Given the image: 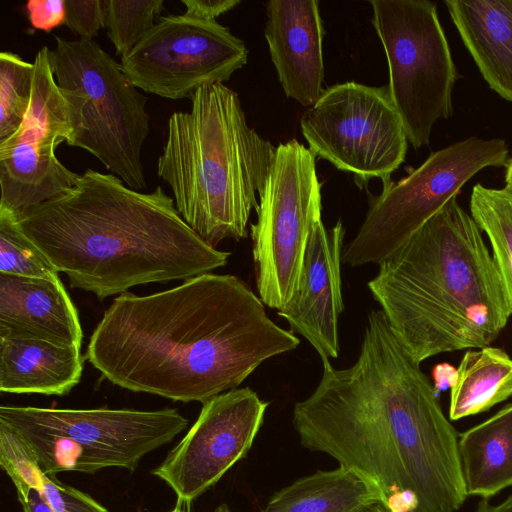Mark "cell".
Here are the masks:
<instances>
[{"mask_svg":"<svg viewBox=\"0 0 512 512\" xmlns=\"http://www.w3.org/2000/svg\"><path fill=\"white\" fill-rule=\"evenodd\" d=\"M0 337L35 338L81 348L78 312L61 280L0 273Z\"/></svg>","mask_w":512,"mask_h":512,"instance_id":"17","label":"cell"},{"mask_svg":"<svg viewBox=\"0 0 512 512\" xmlns=\"http://www.w3.org/2000/svg\"><path fill=\"white\" fill-rule=\"evenodd\" d=\"M26 9L35 29L50 32L65 23V0H29Z\"/></svg>","mask_w":512,"mask_h":512,"instance_id":"30","label":"cell"},{"mask_svg":"<svg viewBox=\"0 0 512 512\" xmlns=\"http://www.w3.org/2000/svg\"><path fill=\"white\" fill-rule=\"evenodd\" d=\"M251 224L258 296L279 311L293 296L312 227L321 220L316 156L296 139L276 147Z\"/></svg>","mask_w":512,"mask_h":512,"instance_id":"10","label":"cell"},{"mask_svg":"<svg viewBox=\"0 0 512 512\" xmlns=\"http://www.w3.org/2000/svg\"><path fill=\"white\" fill-rule=\"evenodd\" d=\"M372 24L389 69L390 99L415 149L429 144L434 124L453 114L457 70L429 0H370Z\"/></svg>","mask_w":512,"mask_h":512,"instance_id":"8","label":"cell"},{"mask_svg":"<svg viewBox=\"0 0 512 512\" xmlns=\"http://www.w3.org/2000/svg\"><path fill=\"white\" fill-rule=\"evenodd\" d=\"M190 100V110L169 117L157 174L184 221L216 248L247 237L276 147L247 124L238 94L224 83L204 85Z\"/></svg>","mask_w":512,"mask_h":512,"instance_id":"5","label":"cell"},{"mask_svg":"<svg viewBox=\"0 0 512 512\" xmlns=\"http://www.w3.org/2000/svg\"><path fill=\"white\" fill-rule=\"evenodd\" d=\"M379 502L383 496L377 485L340 466L296 480L276 492L262 512H358Z\"/></svg>","mask_w":512,"mask_h":512,"instance_id":"21","label":"cell"},{"mask_svg":"<svg viewBox=\"0 0 512 512\" xmlns=\"http://www.w3.org/2000/svg\"><path fill=\"white\" fill-rule=\"evenodd\" d=\"M163 0H108L105 28L116 55L128 54L154 26Z\"/></svg>","mask_w":512,"mask_h":512,"instance_id":"26","label":"cell"},{"mask_svg":"<svg viewBox=\"0 0 512 512\" xmlns=\"http://www.w3.org/2000/svg\"><path fill=\"white\" fill-rule=\"evenodd\" d=\"M50 61L71 130L66 144L91 153L129 188H145L146 96L94 40L55 36Z\"/></svg>","mask_w":512,"mask_h":512,"instance_id":"6","label":"cell"},{"mask_svg":"<svg viewBox=\"0 0 512 512\" xmlns=\"http://www.w3.org/2000/svg\"><path fill=\"white\" fill-rule=\"evenodd\" d=\"M508 161L505 140L472 136L432 153L401 180L383 181L382 192L370 198L342 261L352 267L382 263L457 197L475 174L487 167H506Z\"/></svg>","mask_w":512,"mask_h":512,"instance_id":"9","label":"cell"},{"mask_svg":"<svg viewBox=\"0 0 512 512\" xmlns=\"http://www.w3.org/2000/svg\"><path fill=\"white\" fill-rule=\"evenodd\" d=\"M299 344L243 280L206 273L147 296L120 294L86 356L121 388L203 404Z\"/></svg>","mask_w":512,"mask_h":512,"instance_id":"2","label":"cell"},{"mask_svg":"<svg viewBox=\"0 0 512 512\" xmlns=\"http://www.w3.org/2000/svg\"><path fill=\"white\" fill-rule=\"evenodd\" d=\"M65 25L81 40H93L106 25L108 0H65Z\"/></svg>","mask_w":512,"mask_h":512,"instance_id":"28","label":"cell"},{"mask_svg":"<svg viewBox=\"0 0 512 512\" xmlns=\"http://www.w3.org/2000/svg\"><path fill=\"white\" fill-rule=\"evenodd\" d=\"M358 512H389L383 503H371L363 508H361Z\"/></svg>","mask_w":512,"mask_h":512,"instance_id":"34","label":"cell"},{"mask_svg":"<svg viewBox=\"0 0 512 512\" xmlns=\"http://www.w3.org/2000/svg\"><path fill=\"white\" fill-rule=\"evenodd\" d=\"M0 466L13 484L39 489L44 472L30 446L16 432L0 423Z\"/></svg>","mask_w":512,"mask_h":512,"instance_id":"27","label":"cell"},{"mask_svg":"<svg viewBox=\"0 0 512 512\" xmlns=\"http://www.w3.org/2000/svg\"><path fill=\"white\" fill-rule=\"evenodd\" d=\"M367 285L419 364L490 346L512 315L482 231L457 197L380 263Z\"/></svg>","mask_w":512,"mask_h":512,"instance_id":"4","label":"cell"},{"mask_svg":"<svg viewBox=\"0 0 512 512\" xmlns=\"http://www.w3.org/2000/svg\"><path fill=\"white\" fill-rule=\"evenodd\" d=\"M214 512H231L226 505H220Z\"/></svg>","mask_w":512,"mask_h":512,"instance_id":"37","label":"cell"},{"mask_svg":"<svg viewBox=\"0 0 512 512\" xmlns=\"http://www.w3.org/2000/svg\"><path fill=\"white\" fill-rule=\"evenodd\" d=\"M512 396V359L502 349H470L457 368L449 418L459 420L491 409Z\"/></svg>","mask_w":512,"mask_h":512,"instance_id":"22","label":"cell"},{"mask_svg":"<svg viewBox=\"0 0 512 512\" xmlns=\"http://www.w3.org/2000/svg\"><path fill=\"white\" fill-rule=\"evenodd\" d=\"M265 38L288 98L310 107L323 93L325 30L316 0H270Z\"/></svg>","mask_w":512,"mask_h":512,"instance_id":"16","label":"cell"},{"mask_svg":"<svg viewBox=\"0 0 512 512\" xmlns=\"http://www.w3.org/2000/svg\"><path fill=\"white\" fill-rule=\"evenodd\" d=\"M80 349L35 338L0 337L1 392L69 394L82 376Z\"/></svg>","mask_w":512,"mask_h":512,"instance_id":"19","label":"cell"},{"mask_svg":"<svg viewBox=\"0 0 512 512\" xmlns=\"http://www.w3.org/2000/svg\"><path fill=\"white\" fill-rule=\"evenodd\" d=\"M471 216L484 232L512 312V188L476 184L470 197Z\"/></svg>","mask_w":512,"mask_h":512,"instance_id":"23","label":"cell"},{"mask_svg":"<svg viewBox=\"0 0 512 512\" xmlns=\"http://www.w3.org/2000/svg\"><path fill=\"white\" fill-rule=\"evenodd\" d=\"M444 3L484 80L512 102V0Z\"/></svg>","mask_w":512,"mask_h":512,"instance_id":"18","label":"cell"},{"mask_svg":"<svg viewBox=\"0 0 512 512\" xmlns=\"http://www.w3.org/2000/svg\"><path fill=\"white\" fill-rule=\"evenodd\" d=\"M322 363L315 390L293 408L302 446L372 481L389 512L457 511L468 496L457 433L383 311L369 313L352 366Z\"/></svg>","mask_w":512,"mask_h":512,"instance_id":"1","label":"cell"},{"mask_svg":"<svg viewBox=\"0 0 512 512\" xmlns=\"http://www.w3.org/2000/svg\"><path fill=\"white\" fill-rule=\"evenodd\" d=\"M300 127L314 155L352 173L358 185L391 178L406 157L407 135L387 86H330L304 111Z\"/></svg>","mask_w":512,"mask_h":512,"instance_id":"11","label":"cell"},{"mask_svg":"<svg viewBox=\"0 0 512 512\" xmlns=\"http://www.w3.org/2000/svg\"><path fill=\"white\" fill-rule=\"evenodd\" d=\"M433 387L437 394L452 388L457 379V369L449 363H439L433 368Z\"/></svg>","mask_w":512,"mask_h":512,"instance_id":"33","label":"cell"},{"mask_svg":"<svg viewBox=\"0 0 512 512\" xmlns=\"http://www.w3.org/2000/svg\"><path fill=\"white\" fill-rule=\"evenodd\" d=\"M186 8L184 14L204 21H215L220 15L236 7L239 0H181Z\"/></svg>","mask_w":512,"mask_h":512,"instance_id":"31","label":"cell"},{"mask_svg":"<svg viewBox=\"0 0 512 512\" xmlns=\"http://www.w3.org/2000/svg\"><path fill=\"white\" fill-rule=\"evenodd\" d=\"M34 64L10 51L0 53V141L14 134L28 111Z\"/></svg>","mask_w":512,"mask_h":512,"instance_id":"25","label":"cell"},{"mask_svg":"<svg viewBox=\"0 0 512 512\" xmlns=\"http://www.w3.org/2000/svg\"><path fill=\"white\" fill-rule=\"evenodd\" d=\"M0 273L12 276L59 279V272L23 232L18 217L0 207Z\"/></svg>","mask_w":512,"mask_h":512,"instance_id":"24","label":"cell"},{"mask_svg":"<svg viewBox=\"0 0 512 512\" xmlns=\"http://www.w3.org/2000/svg\"><path fill=\"white\" fill-rule=\"evenodd\" d=\"M39 490L55 512H110L88 494L44 474Z\"/></svg>","mask_w":512,"mask_h":512,"instance_id":"29","label":"cell"},{"mask_svg":"<svg viewBox=\"0 0 512 512\" xmlns=\"http://www.w3.org/2000/svg\"><path fill=\"white\" fill-rule=\"evenodd\" d=\"M31 101L18 130L0 141V207L18 218L70 189L80 174L56 156L69 138L64 98L55 81L50 49L43 46L34 59Z\"/></svg>","mask_w":512,"mask_h":512,"instance_id":"13","label":"cell"},{"mask_svg":"<svg viewBox=\"0 0 512 512\" xmlns=\"http://www.w3.org/2000/svg\"><path fill=\"white\" fill-rule=\"evenodd\" d=\"M18 222L72 288L99 300L136 285L209 273L230 256L189 227L160 185L144 193L92 169Z\"/></svg>","mask_w":512,"mask_h":512,"instance_id":"3","label":"cell"},{"mask_svg":"<svg viewBox=\"0 0 512 512\" xmlns=\"http://www.w3.org/2000/svg\"><path fill=\"white\" fill-rule=\"evenodd\" d=\"M345 229L339 219L331 228L322 220L308 236L295 292L278 312L292 333L300 334L321 360L339 355L338 320L343 311L341 262Z\"/></svg>","mask_w":512,"mask_h":512,"instance_id":"15","label":"cell"},{"mask_svg":"<svg viewBox=\"0 0 512 512\" xmlns=\"http://www.w3.org/2000/svg\"><path fill=\"white\" fill-rule=\"evenodd\" d=\"M169 512H190V504L182 501H177L175 507Z\"/></svg>","mask_w":512,"mask_h":512,"instance_id":"36","label":"cell"},{"mask_svg":"<svg viewBox=\"0 0 512 512\" xmlns=\"http://www.w3.org/2000/svg\"><path fill=\"white\" fill-rule=\"evenodd\" d=\"M268 405L249 387L206 401L186 435L151 474L173 490L177 501L191 504L247 454Z\"/></svg>","mask_w":512,"mask_h":512,"instance_id":"14","label":"cell"},{"mask_svg":"<svg viewBox=\"0 0 512 512\" xmlns=\"http://www.w3.org/2000/svg\"><path fill=\"white\" fill-rule=\"evenodd\" d=\"M0 423L23 438L46 475L134 471L150 452L170 443L188 426L174 408L59 409L0 406Z\"/></svg>","mask_w":512,"mask_h":512,"instance_id":"7","label":"cell"},{"mask_svg":"<svg viewBox=\"0 0 512 512\" xmlns=\"http://www.w3.org/2000/svg\"><path fill=\"white\" fill-rule=\"evenodd\" d=\"M23 512H55L45 495L25 483L14 484Z\"/></svg>","mask_w":512,"mask_h":512,"instance_id":"32","label":"cell"},{"mask_svg":"<svg viewBox=\"0 0 512 512\" xmlns=\"http://www.w3.org/2000/svg\"><path fill=\"white\" fill-rule=\"evenodd\" d=\"M458 445L467 495L488 499L512 486V403L461 434Z\"/></svg>","mask_w":512,"mask_h":512,"instance_id":"20","label":"cell"},{"mask_svg":"<svg viewBox=\"0 0 512 512\" xmlns=\"http://www.w3.org/2000/svg\"><path fill=\"white\" fill-rule=\"evenodd\" d=\"M247 59L245 43L228 27L182 14L160 17L120 66L136 88L179 100L229 80Z\"/></svg>","mask_w":512,"mask_h":512,"instance_id":"12","label":"cell"},{"mask_svg":"<svg viewBox=\"0 0 512 512\" xmlns=\"http://www.w3.org/2000/svg\"><path fill=\"white\" fill-rule=\"evenodd\" d=\"M505 182V186L512 188V157L509 159L508 164L506 166Z\"/></svg>","mask_w":512,"mask_h":512,"instance_id":"35","label":"cell"}]
</instances>
